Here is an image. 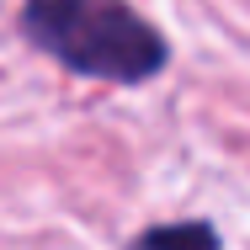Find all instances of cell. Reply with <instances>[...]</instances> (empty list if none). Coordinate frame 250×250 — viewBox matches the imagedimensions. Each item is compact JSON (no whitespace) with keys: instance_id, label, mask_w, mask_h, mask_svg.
Returning a JSON list of instances; mask_svg holds the SVG:
<instances>
[{"instance_id":"1","label":"cell","mask_w":250,"mask_h":250,"mask_svg":"<svg viewBox=\"0 0 250 250\" xmlns=\"http://www.w3.org/2000/svg\"><path fill=\"white\" fill-rule=\"evenodd\" d=\"M21 32L75 75L144 85L165 69V38L128 0H27Z\"/></svg>"},{"instance_id":"2","label":"cell","mask_w":250,"mask_h":250,"mask_svg":"<svg viewBox=\"0 0 250 250\" xmlns=\"http://www.w3.org/2000/svg\"><path fill=\"white\" fill-rule=\"evenodd\" d=\"M128 250H218V229L208 218H181V224H160L139 234Z\"/></svg>"}]
</instances>
